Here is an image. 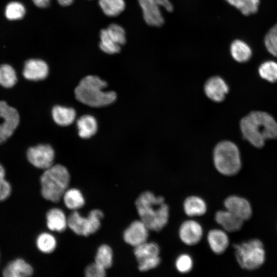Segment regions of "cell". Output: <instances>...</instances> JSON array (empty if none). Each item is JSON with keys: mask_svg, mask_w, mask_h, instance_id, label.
Listing matches in <instances>:
<instances>
[{"mask_svg": "<svg viewBox=\"0 0 277 277\" xmlns=\"http://www.w3.org/2000/svg\"><path fill=\"white\" fill-rule=\"evenodd\" d=\"M240 129L243 137L256 148L263 147L267 140L277 138V122L264 111H254L245 116Z\"/></svg>", "mask_w": 277, "mask_h": 277, "instance_id": "obj_1", "label": "cell"}, {"mask_svg": "<svg viewBox=\"0 0 277 277\" xmlns=\"http://www.w3.org/2000/svg\"><path fill=\"white\" fill-rule=\"evenodd\" d=\"M135 205L140 220L150 230L160 231L168 223L169 208L163 196L146 191L138 196Z\"/></svg>", "mask_w": 277, "mask_h": 277, "instance_id": "obj_2", "label": "cell"}, {"mask_svg": "<svg viewBox=\"0 0 277 277\" xmlns=\"http://www.w3.org/2000/svg\"><path fill=\"white\" fill-rule=\"evenodd\" d=\"M107 83L96 75L84 77L74 90L76 98L82 103L93 107H100L113 103L116 99L115 92L104 91Z\"/></svg>", "mask_w": 277, "mask_h": 277, "instance_id": "obj_3", "label": "cell"}, {"mask_svg": "<svg viewBox=\"0 0 277 277\" xmlns=\"http://www.w3.org/2000/svg\"><path fill=\"white\" fill-rule=\"evenodd\" d=\"M40 181L43 196L50 201L57 202L67 190L70 175L65 166L57 164L45 169Z\"/></svg>", "mask_w": 277, "mask_h": 277, "instance_id": "obj_4", "label": "cell"}, {"mask_svg": "<svg viewBox=\"0 0 277 277\" xmlns=\"http://www.w3.org/2000/svg\"><path fill=\"white\" fill-rule=\"evenodd\" d=\"M213 160L216 170L223 175H235L241 168L239 148L229 141L220 142L215 146L213 152Z\"/></svg>", "mask_w": 277, "mask_h": 277, "instance_id": "obj_5", "label": "cell"}, {"mask_svg": "<svg viewBox=\"0 0 277 277\" xmlns=\"http://www.w3.org/2000/svg\"><path fill=\"white\" fill-rule=\"evenodd\" d=\"M235 255L239 266L247 271L261 267L265 261V251L262 242L252 239L233 246Z\"/></svg>", "mask_w": 277, "mask_h": 277, "instance_id": "obj_6", "label": "cell"}, {"mask_svg": "<svg viewBox=\"0 0 277 277\" xmlns=\"http://www.w3.org/2000/svg\"><path fill=\"white\" fill-rule=\"evenodd\" d=\"M104 214L102 211H91L87 217L82 216L77 211L73 212L68 217V227L76 234L88 236L95 232L100 227L101 220Z\"/></svg>", "mask_w": 277, "mask_h": 277, "instance_id": "obj_7", "label": "cell"}, {"mask_svg": "<svg viewBox=\"0 0 277 277\" xmlns=\"http://www.w3.org/2000/svg\"><path fill=\"white\" fill-rule=\"evenodd\" d=\"M143 10L146 23L152 26H160L164 22L160 7H163L169 12L173 6L169 0H138Z\"/></svg>", "mask_w": 277, "mask_h": 277, "instance_id": "obj_8", "label": "cell"}, {"mask_svg": "<svg viewBox=\"0 0 277 277\" xmlns=\"http://www.w3.org/2000/svg\"><path fill=\"white\" fill-rule=\"evenodd\" d=\"M0 144L10 137L17 128L19 121L17 111L5 101H0Z\"/></svg>", "mask_w": 277, "mask_h": 277, "instance_id": "obj_9", "label": "cell"}, {"mask_svg": "<svg viewBox=\"0 0 277 277\" xmlns=\"http://www.w3.org/2000/svg\"><path fill=\"white\" fill-rule=\"evenodd\" d=\"M27 156L29 162L34 166L46 169L53 164L54 151L50 145L40 144L29 148Z\"/></svg>", "mask_w": 277, "mask_h": 277, "instance_id": "obj_10", "label": "cell"}, {"mask_svg": "<svg viewBox=\"0 0 277 277\" xmlns=\"http://www.w3.org/2000/svg\"><path fill=\"white\" fill-rule=\"evenodd\" d=\"M149 230L141 220H136L124 231L123 238L125 242L135 247L147 242Z\"/></svg>", "mask_w": 277, "mask_h": 277, "instance_id": "obj_11", "label": "cell"}, {"mask_svg": "<svg viewBox=\"0 0 277 277\" xmlns=\"http://www.w3.org/2000/svg\"><path fill=\"white\" fill-rule=\"evenodd\" d=\"M179 235L185 244L192 246L197 244L201 240L203 230L201 224L193 220L184 221L180 226Z\"/></svg>", "mask_w": 277, "mask_h": 277, "instance_id": "obj_12", "label": "cell"}, {"mask_svg": "<svg viewBox=\"0 0 277 277\" xmlns=\"http://www.w3.org/2000/svg\"><path fill=\"white\" fill-rule=\"evenodd\" d=\"M225 208L242 220H249L252 216V209L249 201L237 195L228 196L224 202Z\"/></svg>", "mask_w": 277, "mask_h": 277, "instance_id": "obj_13", "label": "cell"}, {"mask_svg": "<svg viewBox=\"0 0 277 277\" xmlns=\"http://www.w3.org/2000/svg\"><path fill=\"white\" fill-rule=\"evenodd\" d=\"M206 95L215 102L223 101L229 91V87L221 77L214 76L207 80L204 86Z\"/></svg>", "mask_w": 277, "mask_h": 277, "instance_id": "obj_14", "label": "cell"}, {"mask_svg": "<svg viewBox=\"0 0 277 277\" xmlns=\"http://www.w3.org/2000/svg\"><path fill=\"white\" fill-rule=\"evenodd\" d=\"M49 68L47 63L40 59H30L24 65L23 74L30 81H37L45 79L48 75Z\"/></svg>", "mask_w": 277, "mask_h": 277, "instance_id": "obj_15", "label": "cell"}, {"mask_svg": "<svg viewBox=\"0 0 277 277\" xmlns=\"http://www.w3.org/2000/svg\"><path fill=\"white\" fill-rule=\"evenodd\" d=\"M215 220L225 231L229 232L240 230L244 222L243 220L227 210L216 212Z\"/></svg>", "mask_w": 277, "mask_h": 277, "instance_id": "obj_16", "label": "cell"}, {"mask_svg": "<svg viewBox=\"0 0 277 277\" xmlns=\"http://www.w3.org/2000/svg\"><path fill=\"white\" fill-rule=\"evenodd\" d=\"M207 241L211 250L216 254L223 253L229 244V238L225 231L218 229L209 231Z\"/></svg>", "mask_w": 277, "mask_h": 277, "instance_id": "obj_17", "label": "cell"}, {"mask_svg": "<svg viewBox=\"0 0 277 277\" xmlns=\"http://www.w3.org/2000/svg\"><path fill=\"white\" fill-rule=\"evenodd\" d=\"M31 266L22 259L9 262L4 268L3 274L5 277H26L32 274Z\"/></svg>", "mask_w": 277, "mask_h": 277, "instance_id": "obj_18", "label": "cell"}, {"mask_svg": "<svg viewBox=\"0 0 277 277\" xmlns=\"http://www.w3.org/2000/svg\"><path fill=\"white\" fill-rule=\"evenodd\" d=\"M185 213L189 216H197L204 215L207 211V204L205 201L198 196L187 197L183 203Z\"/></svg>", "mask_w": 277, "mask_h": 277, "instance_id": "obj_19", "label": "cell"}, {"mask_svg": "<svg viewBox=\"0 0 277 277\" xmlns=\"http://www.w3.org/2000/svg\"><path fill=\"white\" fill-rule=\"evenodd\" d=\"M47 225L52 231L62 232L66 228L67 220L63 211L58 208H52L47 213Z\"/></svg>", "mask_w": 277, "mask_h": 277, "instance_id": "obj_20", "label": "cell"}, {"mask_svg": "<svg viewBox=\"0 0 277 277\" xmlns=\"http://www.w3.org/2000/svg\"><path fill=\"white\" fill-rule=\"evenodd\" d=\"M52 116L56 124L62 126H67L74 121L76 112L72 108L56 105L52 108Z\"/></svg>", "mask_w": 277, "mask_h": 277, "instance_id": "obj_21", "label": "cell"}, {"mask_svg": "<svg viewBox=\"0 0 277 277\" xmlns=\"http://www.w3.org/2000/svg\"><path fill=\"white\" fill-rule=\"evenodd\" d=\"M78 135L83 138H88L94 135L97 130V121L91 115L82 116L76 123Z\"/></svg>", "mask_w": 277, "mask_h": 277, "instance_id": "obj_22", "label": "cell"}, {"mask_svg": "<svg viewBox=\"0 0 277 277\" xmlns=\"http://www.w3.org/2000/svg\"><path fill=\"white\" fill-rule=\"evenodd\" d=\"M160 249L154 242H145L134 247V254L137 262L159 256Z\"/></svg>", "mask_w": 277, "mask_h": 277, "instance_id": "obj_23", "label": "cell"}, {"mask_svg": "<svg viewBox=\"0 0 277 277\" xmlns=\"http://www.w3.org/2000/svg\"><path fill=\"white\" fill-rule=\"evenodd\" d=\"M230 52L232 57L240 63L248 61L252 55V51L249 46L246 43L239 39L232 43Z\"/></svg>", "mask_w": 277, "mask_h": 277, "instance_id": "obj_24", "label": "cell"}, {"mask_svg": "<svg viewBox=\"0 0 277 277\" xmlns=\"http://www.w3.org/2000/svg\"><path fill=\"white\" fill-rule=\"evenodd\" d=\"M66 206L71 210H76L83 207L85 200L81 192L75 188L67 190L63 195Z\"/></svg>", "mask_w": 277, "mask_h": 277, "instance_id": "obj_25", "label": "cell"}, {"mask_svg": "<svg viewBox=\"0 0 277 277\" xmlns=\"http://www.w3.org/2000/svg\"><path fill=\"white\" fill-rule=\"evenodd\" d=\"M98 3L103 12L108 16L118 15L125 8L124 0H98Z\"/></svg>", "mask_w": 277, "mask_h": 277, "instance_id": "obj_26", "label": "cell"}, {"mask_svg": "<svg viewBox=\"0 0 277 277\" xmlns=\"http://www.w3.org/2000/svg\"><path fill=\"white\" fill-rule=\"evenodd\" d=\"M17 81L16 72L8 64L0 66V85L5 88H11L14 86Z\"/></svg>", "mask_w": 277, "mask_h": 277, "instance_id": "obj_27", "label": "cell"}, {"mask_svg": "<svg viewBox=\"0 0 277 277\" xmlns=\"http://www.w3.org/2000/svg\"><path fill=\"white\" fill-rule=\"evenodd\" d=\"M113 253L111 248L104 244L98 248L95 258V263L104 268L107 269L112 264Z\"/></svg>", "mask_w": 277, "mask_h": 277, "instance_id": "obj_28", "label": "cell"}, {"mask_svg": "<svg viewBox=\"0 0 277 277\" xmlns=\"http://www.w3.org/2000/svg\"><path fill=\"white\" fill-rule=\"evenodd\" d=\"M259 73L262 78L268 82H277V63L271 61L264 62L259 67Z\"/></svg>", "mask_w": 277, "mask_h": 277, "instance_id": "obj_29", "label": "cell"}, {"mask_svg": "<svg viewBox=\"0 0 277 277\" xmlns=\"http://www.w3.org/2000/svg\"><path fill=\"white\" fill-rule=\"evenodd\" d=\"M26 13L25 6L20 2H11L8 3L5 10L6 17L10 21L22 18Z\"/></svg>", "mask_w": 277, "mask_h": 277, "instance_id": "obj_30", "label": "cell"}, {"mask_svg": "<svg viewBox=\"0 0 277 277\" xmlns=\"http://www.w3.org/2000/svg\"><path fill=\"white\" fill-rule=\"evenodd\" d=\"M38 249L44 253L52 252L55 248L56 242L55 238L48 233L40 234L36 239Z\"/></svg>", "mask_w": 277, "mask_h": 277, "instance_id": "obj_31", "label": "cell"}, {"mask_svg": "<svg viewBox=\"0 0 277 277\" xmlns=\"http://www.w3.org/2000/svg\"><path fill=\"white\" fill-rule=\"evenodd\" d=\"M100 47L104 52L114 54L121 50V46L116 44L108 35L106 29H102L100 33Z\"/></svg>", "mask_w": 277, "mask_h": 277, "instance_id": "obj_32", "label": "cell"}, {"mask_svg": "<svg viewBox=\"0 0 277 277\" xmlns=\"http://www.w3.org/2000/svg\"><path fill=\"white\" fill-rule=\"evenodd\" d=\"M106 29L109 37L116 44L121 46L125 43V32L121 26L115 24H112Z\"/></svg>", "mask_w": 277, "mask_h": 277, "instance_id": "obj_33", "label": "cell"}, {"mask_svg": "<svg viewBox=\"0 0 277 277\" xmlns=\"http://www.w3.org/2000/svg\"><path fill=\"white\" fill-rule=\"evenodd\" d=\"M193 260L191 257L187 254H182L179 255L175 263L176 270L181 273L189 272L193 267Z\"/></svg>", "mask_w": 277, "mask_h": 277, "instance_id": "obj_34", "label": "cell"}, {"mask_svg": "<svg viewBox=\"0 0 277 277\" xmlns=\"http://www.w3.org/2000/svg\"><path fill=\"white\" fill-rule=\"evenodd\" d=\"M265 44L268 51L277 57V35L270 30L265 36Z\"/></svg>", "mask_w": 277, "mask_h": 277, "instance_id": "obj_35", "label": "cell"}, {"mask_svg": "<svg viewBox=\"0 0 277 277\" xmlns=\"http://www.w3.org/2000/svg\"><path fill=\"white\" fill-rule=\"evenodd\" d=\"M160 257L156 256L138 262V268L141 272H146L156 268L161 263Z\"/></svg>", "mask_w": 277, "mask_h": 277, "instance_id": "obj_36", "label": "cell"}, {"mask_svg": "<svg viewBox=\"0 0 277 277\" xmlns=\"http://www.w3.org/2000/svg\"><path fill=\"white\" fill-rule=\"evenodd\" d=\"M260 0H243L240 10L245 15L255 13L258 9Z\"/></svg>", "mask_w": 277, "mask_h": 277, "instance_id": "obj_37", "label": "cell"}, {"mask_svg": "<svg viewBox=\"0 0 277 277\" xmlns=\"http://www.w3.org/2000/svg\"><path fill=\"white\" fill-rule=\"evenodd\" d=\"M85 272L87 277H103L106 275L105 269L95 262L88 265Z\"/></svg>", "mask_w": 277, "mask_h": 277, "instance_id": "obj_38", "label": "cell"}, {"mask_svg": "<svg viewBox=\"0 0 277 277\" xmlns=\"http://www.w3.org/2000/svg\"><path fill=\"white\" fill-rule=\"evenodd\" d=\"M11 187L5 178L0 179V202L7 199L10 195Z\"/></svg>", "mask_w": 277, "mask_h": 277, "instance_id": "obj_39", "label": "cell"}, {"mask_svg": "<svg viewBox=\"0 0 277 277\" xmlns=\"http://www.w3.org/2000/svg\"><path fill=\"white\" fill-rule=\"evenodd\" d=\"M33 3L39 8H45L48 6L51 0H32Z\"/></svg>", "mask_w": 277, "mask_h": 277, "instance_id": "obj_40", "label": "cell"}, {"mask_svg": "<svg viewBox=\"0 0 277 277\" xmlns=\"http://www.w3.org/2000/svg\"><path fill=\"white\" fill-rule=\"evenodd\" d=\"M231 5L234 6L239 10L242 6L243 0H226Z\"/></svg>", "mask_w": 277, "mask_h": 277, "instance_id": "obj_41", "label": "cell"}, {"mask_svg": "<svg viewBox=\"0 0 277 277\" xmlns=\"http://www.w3.org/2000/svg\"><path fill=\"white\" fill-rule=\"evenodd\" d=\"M5 170L3 166L0 164V179L5 178Z\"/></svg>", "mask_w": 277, "mask_h": 277, "instance_id": "obj_42", "label": "cell"}, {"mask_svg": "<svg viewBox=\"0 0 277 277\" xmlns=\"http://www.w3.org/2000/svg\"><path fill=\"white\" fill-rule=\"evenodd\" d=\"M270 30L277 35V24L272 27Z\"/></svg>", "mask_w": 277, "mask_h": 277, "instance_id": "obj_43", "label": "cell"}]
</instances>
